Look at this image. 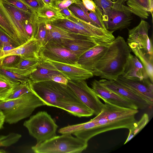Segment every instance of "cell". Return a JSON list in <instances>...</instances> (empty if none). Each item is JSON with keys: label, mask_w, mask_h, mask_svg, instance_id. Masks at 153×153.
I'll use <instances>...</instances> for the list:
<instances>
[{"label": "cell", "mask_w": 153, "mask_h": 153, "mask_svg": "<svg viewBox=\"0 0 153 153\" xmlns=\"http://www.w3.org/2000/svg\"><path fill=\"white\" fill-rule=\"evenodd\" d=\"M20 83L13 81L0 74V101L5 100Z\"/></svg>", "instance_id": "obj_27"}, {"label": "cell", "mask_w": 153, "mask_h": 153, "mask_svg": "<svg viewBox=\"0 0 153 153\" xmlns=\"http://www.w3.org/2000/svg\"><path fill=\"white\" fill-rule=\"evenodd\" d=\"M68 8L71 13L78 18L97 27L87 16L82 10L75 4H71Z\"/></svg>", "instance_id": "obj_38"}, {"label": "cell", "mask_w": 153, "mask_h": 153, "mask_svg": "<svg viewBox=\"0 0 153 153\" xmlns=\"http://www.w3.org/2000/svg\"><path fill=\"white\" fill-rule=\"evenodd\" d=\"M124 2V0L114 2L110 10L102 15L103 22L108 30L114 32L130 25L133 18L132 14Z\"/></svg>", "instance_id": "obj_6"}, {"label": "cell", "mask_w": 153, "mask_h": 153, "mask_svg": "<svg viewBox=\"0 0 153 153\" xmlns=\"http://www.w3.org/2000/svg\"><path fill=\"white\" fill-rule=\"evenodd\" d=\"M109 44L100 43L90 48L78 57L76 64L92 73L94 66L105 53Z\"/></svg>", "instance_id": "obj_17"}, {"label": "cell", "mask_w": 153, "mask_h": 153, "mask_svg": "<svg viewBox=\"0 0 153 153\" xmlns=\"http://www.w3.org/2000/svg\"><path fill=\"white\" fill-rule=\"evenodd\" d=\"M38 27L35 38L37 40L40 50V48L45 44L47 30L45 22L40 20L38 18Z\"/></svg>", "instance_id": "obj_33"}, {"label": "cell", "mask_w": 153, "mask_h": 153, "mask_svg": "<svg viewBox=\"0 0 153 153\" xmlns=\"http://www.w3.org/2000/svg\"><path fill=\"white\" fill-rule=\"evenodd\" d=\"M33 11L36 12L45 4L41 0H20Z\"/></svg>", "instance_id": "obj_41"}, {"label": "cell", "mask_w": 153, "mask_h": 153, "mask_svg": "<svg viewBox=\"0 0 153 153\" xmlns=\"http://www.w3.org/2000/svg\"><path fill=\"white\" fill-rule=\"evenodd\" d=\"M15 48L10 46H5L0 48V58L3 56L7 52Z\"/></svg>", "instance_id": "obj_47"}, {"label": "cell", "mask_w": 153, "mask_h": 153, "mask_svg": "<svg viewBox=\"0 0 153 153\" xmlns=\"http://www.w3.org/2000/svg\"><path fill=\"white\" fill-rule=\"evenodd\" d=\"M39 59H23L20 57L19 63L15 67L21 69H26L34 71L41 60Z\"/></svg>", "instance_id": "obj_32"}, {"label": "cell", "mask_w": 153, "mask_h": 153, "mask_svg": "<svg viewBox=\"0 0 153 153\" xmlns=\"http://www.w3.org/2000/svg\"><path fill=\"white\" fill-rule=\"evenodd\" d=\"M20 56L17 55H9L0 58V68L12 67L19 61Z\"/></svg>", "instance_id": "obj_39"}, {"label": "cell", "mask_w": 153, "mask_h": 153, "mask_svg": "<svg viewBox=\"0 0 153 153\" xmlns=\"http://www.w3.org/2000/svg\"><path fill=\"white\" fill-rule=\"evenodd\" d=\"M102 111L110 123L113 130L126 128L129 129L136 121L138 109L121 107L104 101Z\"/></svg>", "instance_id": "obj_7"}, {"label": "cell", "mask_w": 153, "mask_h": 153, "mask_svg": "<svg viewBox=\"0 0 153 153\" xmlns=\"http://www.w3.org/2000/svg\"><path fill=\"white\" fill-rule=\"evenodd\" d=\"M45 23L47 34L45 44L48 41L52 39L60 40L74 39L90 37L72 33L52 25L48 22Z\"/></svg>", "instance_id": "obj_25"}, {"label": "cell", "mask_w": 153, "mask_h": 153, "mask_svg": "<svg viewBox=\"0 0 153 153\" xmlns=\"http://www.w3.org/2000/svg\"><path fill=\"white\" fill-rule=\"evenodd\" d=\"M51 80L65 85H67L68 79L62 74H56L52 76Z\"/></svg>", "instance_id": "obj_46"}, {"label": "cell", "mask_w": 153, "mask_h": 153, "mask_svg": "<svg viewBox=\"0 0 153 153\" xmlns=\"http://www.w3.org/2000/svg\"><path fill=\"white\" fill-rule=\"evenodd\" d=\"M62 0H53V1L54 2H55V1H62ZM75 0L77 2V1H82V0Z\"/></svg>", "instance_id": "obj_51"}, {"label": "cell", "mask_w": 153, "mask_h": 153, "mask_svg": "<svg viewBox=\"0 0 153 153\" xmlns=\"http://www.w3.org/2000/svg\"><path fill=\"white\" fill-rule=\"evenodd\" d=\"M22 135L11 133L7 135L0 136V147H8L16 143L21 137Z\"/></svg>", "instance_id": "obj_35"}, {"label": "cell", "mask_w": 153, "mask_h": 153, "mask_svg": "<svg viewBox=\"0 0 153 153\" xmlns=\"http://www.w3.org/2000/svg\"><path fill=\"white\" fill-rule=\"evenodd\" d=\"M1 68L11 71L19 75L25 76L28 77L30 74L34 71H33L26 69H21L15 66L4 67Z\"/></svg>", "instance_id": "obj_43"}, {"label": "cell", "mask_w": 153, "mask_h": 153, "mask_svg": "<svg viewBox=\"0 0 153 153\" xmlns=\"http://www.w3.org/2000/svg\"><path fill=\"white\" fill-rule=\"evenodd\" d=\"M28 82L31 91L45 105L61 108L68 104H83L67 85L51 80L33 82L29 79Z\"/></svg>", "instance_id": "obj_2"}, {"label": "cell", "mask_w": 153, "mask_h": 153, "mask_svg": "<svg viewBox=\"0 0 153 153\" xmlns=\"http://www.w3.org/2000/svg\"><path fill=\"white\" fill-rule=\"evenodd\" d=\"M61 109L79 117H88L94 114L92 111L85 105L68 104L62 106Z\"/></svg>", "instance_id": "obj_28"}, {"label": "cell", "mask_w": 153, "mask_h": 153, "mask_svg": "<svg viewBox=\"0 0 153 153\" xmlns=\"http://www.w3.org/2000/svg\"><path fill=\"white\" fill-rule=\"evenodd\" d=\"M45 5H51L53 6L54 5V1L53 0H41Z\"/></svg>", "instance_id": "obj_50"}, {"label": "cell", "mask_w": 153, "mask_h": 153, "mask_svg": "<svg viewBox=\"0 0 153 153\" xmlns=\"http://www.w3.org/2000/svg\"><path fill=\"white\" fill-rule=\"evenodd\" d=\"M111 0V1H112L113 2H115L116 1H117L118 0Z\"/></svg>", "instance_id": "obj_53"}, {"label": "cell", "mask_w": 153, "mask_h": 153, "mask_svg": "<svg viewBox=\"0 0 153 153\" xmlns=\"http://www.w3.org/2000/svg\"><path fill=\"white\" fill-rule=\"evenodd\" d=\"M59 74L64 76L51 63L42 59L36 70L30 75L29 79L33 82L49 80L52 76Z\"/></svg>", "instance_id": "obj_21"}, {"label": "cell", "mask_w": 153, "mask_h": 153, "mask_svg": "<svg viewBox=\"0 0 153 153\" xmlns=\"http://www.w3.org/2000/svg\"><path fill=\"white\" fill-rule=\"evenodd\" d=\"M23 126L30 135L35 138L36 144H40L56 135L58 126L46 111H39L25 120Z\"/></svg>", "instance_id": "obj_5"}, {"label": "cell", "mask_w": 153, "mask_h": 153, "mask_svg": "<svg viewBox=\"0 0 153 153\" xmlns=\"http://www.w3.org/2000/svg\"><path fill=\"white\" fill-rule=\"evenodd\" d=\"M94 1L101 13L102 15L110 10L114 3L111 0H94Z\"/></svg>", "instance_id": "obj_40"}, {"label": "cell", "mask_w": 153, "mask_h": 153, "mask_svg": "<svg viewBox=\"0 0 153 153\" xmlns=\"http://www.w3.org/2000/svg\"><path fill=\"white\" fill-rule=\"evenodd\" d=\"M149 122V117L148 114H144L140 120L136 122L129 129V133L124 144L127 143L139 132Z\"/></svg>", "instance_id": "obj_30"}, {"label": "cell", "mask_w": 153, "mask_h": 153, "mask_svg": "<svg viewBox=\"0 0 153 153\" xmlns=\"http://www.w3.org/2000/svg\"><path fill=\"white\" fill-rule=\"evenodd\" d=\"M146 100L150 106L153 104V85L149 79L134 80L119 76L115 80Z\"/></svg>", "instance_id": "obj_12"}, {"label": "cell", "mask_w": 153, "mask_h": 153, "mask_svg": "<svg viewBox=\"0 0 153 153\" xmlns=\"http://www.w3.org/2000/svg\"><path fill=\"white\" fill-rule=\"evenodd\" d=\"M91 88L97 96L111 103L121 107L138 109L137 107L128 100L110 90L99 81L94 79L91 83Z\"/></svg>", "instance_id": "obj_14"}, {"label": "cell", "mask_w": 153, "mask_h": 153, "mask_svg": "<svg viewBox=\"0 0 153 153\" xmlns=\"http://www.w3.org/2000/svg\"><path fill=\"white\" fill-rule=\"evenodd\" d=\"M121 75L127 79L134 80L149 79L143 64L136 56L131 54Z\"/></svg>", "instance_id": "obj_19"}, {"label": "cell", "mask_w": 153, "mask_h": 153, "mask_svg": "<svg viewBox=\"0 0 153 153\" xmlns=\"http://www.w3.org/2000/svg\"><path fill=\"white\" fill-rule=\"evenodd\" d=\"M131 50L123 37L118 36L110 43L102 57L94 66V76L115 80L123 74Z\"/></svg>", "instance_id": "obj_1"}, {"label": "cell", "mask_w": 153, "mask_h": 153, "mask_svg": "<svg viewBox=\"0 0 153 153\" xmlns=\"http://www.w3.org/2000/svg\"><path fill=\"white\" fill-rule=\"evenodd\" d=\"M88 142L65 134L36 144L31 149L36 153H80L87 147Z\"/></svg>", "instance_id": "obj_4"}, {"label": "cell", "mask_w": 153, "mask_h": 153, "mask_svg": "<svg viewBox=\"0 0 153 153\" xmlns=\"http://www.w3.org/2000/svg\"><path fill=\"white\" fill-rule=\"evenodd\" d=\"M60 11L61 13L65 18L70 16L71 14V12L68 7L63 9Z\"/></svg>", "instance_id": "obj_48"}, {"label": "cell", "mask_w": 153, "mask_h": 153, "mask_svg": "<svg viewBox=\"0 0 153 153\" xmlns=\"http://www.w3.org/2000/svg\"><path fill=\"white\" fill-rule=\"evenodd\" d=\"M77 1L74 0H63L54 2V6L59 11L68 7L71 4L75 3Z\"/></svg>", "instance_id": "obj_44"}, {"label": "cell", "mask_w": 153, "mask_h": 153, "mask_svg": "<svg viewBox=\"0 0 153 153\" xmlns=\"http://www.w3.org/2000/svg\"><path fill=\"white\" fill-rule=\"evenodd\" d=\"M82 1L85 7L89 10L94 12L98 8L92 0H82Z\"/></svg>", "instance_id": "obj_45"}, {"label": "cell", "mask_w": 153, "mask_h": 153, "mask_svg": "<svg viewBox=\"0 0 153 153\" xmlns=\"http://www.w3.org/2000/svg\"><path fill=\"white\" fill-rule=\"evenodd\" d=\"M45 60L52 64L69 80L78 82L85 80L94 76L91 72L82 68L77 64L71 65L49 59Z\"/></svg>", "instance_id": "obj_16"}, {"label": "cell", "mask_w": 153, "mask_h": 153, "mask_svg": "<svg viewBox=\"0 0 153 153\" xmlns=\"http://www.w3.org/2000/svg\"><path fill=\"white\" fill-rule=\"evenodd\" d=\"M44 105L30 91L15 99L0 101V110L4 115L5 122L12 124L30 117L36 108Z\"/></svg>", "instance_id": "obj_3"}, {"label": "cell", "mask_w": 153, "mask_h": 153, "mask_svg": "<svg viewBox=\"0 0 153 153\" xmlns=\"http://www.w3.org/2000/svg\"></svg>", "instance_id": "obj_55"}, {"label": "cell", "mask_w": 153, "mask_h": 153, "mask_svg": "<svg viewBox=\"0 0 153 153\" xmlns=\"http://www.w3.org/2000/svg\"><path fill=\"white\" fill-rule=\"evenodd\" d=\"M7 46L16 48L20 45L0 27V48Z\"/></svg>", "instance_id": "obj_37"}, {"label": "cell", "mask_w": 153, "mask_h": 153, "mask_svg": "<svg viewBox=\"0 0 153 153\" xmlns=\"http://www.w3.org/2000/svg\"><path fill=\"white\" fill-rule=\"evenodd\" d=\"M0 74L14 82L25 83L28 81L29 77L20 75L11 71L0 68Z\"/></svg>", "instance_id": "obj_34"}, {"label": "cell", "mask_w": 153, "mask_h": 153, "mask_svg": "<svg viewBox=\"0 0 153 153\" xmlns=\"http://www.w3.org/2000/svg\"><path fill=\"white\" fill-rule=\"evenodd\" d=\"M36 12L37 18L45 22L65 18L59 10L53 6L45 5Z\"/></svg>", "instance_id": "obj_26"}, {"label": "cell", "mask_w": 153, "mask_h": 153, "mask_svg": "<svg viewBox=\"0 0 153 153\" xmlns=\"http://www.w3.org/2000/svg\"><path fill=\"white\" fill-rule=\"evenodd\" d=\"M2 3L15 21L21 36L25 43L29 39L25 33L23 24L31 17L33 13L25 11L2 1Z\"/></svg>", "instance_id": "obj_22"}, {"label": "cell", "mask_w": 153, "mask_h": 153, "mask_svg": "<svg viewBox=\"0 0 153 153\" xmlns=\"http://www.w3.org/2000/svg\"><path fill=\"white\" fill-rule=\"evenodd\" d=\"M0 27L20 45L24 43L15 21L3 5L1 0H0Z\"/></svg>", "instance_id": "obj_18"}, {"label": "cell", "mask_w": 153, "mask_h": 153, "mask_svg": "<svg viewBox=\"0 0 153 153\" xmlns=\"http://www.w3.org/2000/svg\"><path fill=\"white\" fill-rule=\"evenodd\" d=\"M2 1L11 4L15 7L25 11L33 13V11L30 9L24 4L20 0H1Z\"/></svg>", "instance_id": "obj_42"}, {"label": "cell", "mask_w": 153, "mask_h": 153, "mask_svg": "<svg viewBox=\"0 0 153 153\" xmlns=\"http://www.w3.org/2000/svg\"><path fill=\"white\" fill-rule=\"evenodd\" d=\"M150 27L148 22L142 19L138 25L128 29L127 43L132 44L153 55L152 42L148 36Z\"/></svg>", "instance_id": "obj_11"}, {"label": "cell", "mask_w": 153, "mask_h": 153, "mask_svg": "<svg viewBox=\"0 0 153 153\" xmlns=\"http://www.w3.org/2000/svg\"><path fill=\"white\" fill-rule=\"evenodd\" d=\"M99 81L110 90L128 100L134 104L138 109H143L149 106L146 100L116 80L102 79Z\"/></svg>", "instance_id": "obj_13"}, {"label": "cell", "mask_w": 153, "mask_h": 153, "mask_svg": "<svg viewBox=\"0 0 153 153\" xmlns=\"http://www.w3.org/2000/svg\"><path fill=\"white\" fill-rule=\"evenodd\" d=\"M48 22L72 33L79 34L75 27L74 23L71 21L66 18L59 19Z\"/></svg>", "instance_id": "obj_31"}, {"label": "cell", "mask_w": 153, "mask_h": 153, "mask_svg": "<svg viewBox=\"0 0 153 153\" xmlns=\"http://www.w3.org/2000/svg\"><path fill=\"white\" fill-rule=\"evenodd\" d=\"M39 51L37 40L32 38L22 45L10 50L2 57L14 55H19L25 59H39L40 58L39 55Z\"/></svg>", "instance_id": "obj_20"}, {"label": "cell", "mask_w": 153, "mask_h": 153, "mask_svg": "<svg viewBox=\"0 0 153 153\" xmlns=\"http://www.w3.org/2000/svg\"><path fill=\"white\" fill-rule=\"evenodd\" d=\"M74 4L82 10L87 16L97 27L107 30L102 20V13L98 8L96 11L94 12L87 9L83 5L82 1H77Z\"/></svg>", "instance_id": "obj_29"}, {"label": "cell", "mask_w": 153, "mask_h": 153, "mask_svg": "<svg viewBox=\"0 0 153 153\" xmlns=\"http://www.w3.org/2000/svg\"><path fill=\"white\" fill-rule=\"evenodd\" d=\"M30 91H31L28 82L25 83H20L7 98L5 100L16 99Z\"/></svg>", "instance_id": "obj_36"}, {"label": "cell", "mask_w": 153, "mask_h": 153, "mask_svg": "<svg viewBox=\"0 0 153 153\" xmlns=\"http://www.w3.org/2000/svg\"><path fill=\"white\" fill-rule=\"evenodd\" d=\"M71 13L70 16L66 18L74 23L79 34L91 37L100 43L109 44L115 39V37L113 34V32L82 20Z\"/></svg>", "instance_id": "obj_10"}, {"label": "cell", "mask_w": 153, "mask_h": 153, "mask_svg": "<svg viewBox=\"0 0 153 153\" xmlns=\"http://www.w3.org/2000/svg\"><path fill=\"white\" fill-rule=\"evenodd\" d=\"M126 5L132 14L140 18L147 19L149 12L152 16L153 0H128Z\"/></svg>", "instance_id": "obj_24"}, {"label": "cell", "mask_w": 153, "mask_h": 153, "mask_svg": "<svg viewBox=\"0 0 153 153\" xmlns=\"http://www.w3.org/2000/svg\"><path fill=\"white\" fill-rule=\"evenodd\" d=\"M128 0H124V2L126 1H127Z\"/></svg>", "instance_id": "obj_54"}, {"label": "cell", "mask_w": 153, "mask_h": 153, "mask_svg": "<svg viewBox=\"0 0 153 153\" xmlns=\"http://www.w3.org/2000/svg\"><path fill=\"white\" fill-rule=\"evenodd\" d=\"M39 55L40 58L71 65H76L78 58L73 51L65 46L59 39H52L42 47Z\"/></svg>", "instance_id": "obj_8"}, {"label": "cell", "mask_w": 153, "mask_h": 153, "mask_svg": "<svg viewBox=\"0 0 153 153\" xmlns=\"http://www.w3.org/2000/svg\"><path fill=\"white\" fill-rule=\"evenodd\" d=\"M60 40L65 46L74 52L78 57L90 48L100 43L90 37Z\"/></svg>", "instance_id": "obj_23"}, {"label": "cell", "mask_w": 153, "mask_h": 153, "mask_svg": "<svg viewBox=\"0 0 153 153\" xmlns=\"http://www.w3.org/2000/svg\"><path fill=\"white\" fill-rule=\"evenodd\" d=\"M4 122L5 118L4 115L2 111L0 110V130L3 128Z\"/></svg>", "instance_id": "obj_49"}, {"label": "cell", "mask_w": 153, "mask_h": 153, "mask_svg": "<svg viewBox=\"0 0 153 153\" xmlns=\"http://www.w3.org/2000/svg\"><path fill=\"white\" fill-rule=\"evenodd\" d=\"M98 127L96 123L91 119L85 123L62 128L58 132L62 134H72L76 137L88 142L91 138L100 134Z\"/></svg>", "instance_id": "obj_15"}, {"label": "cell", "mask_w": 153, "mask_h": 153, "mask_svg": "<svg viewBox=\"0 0 153 153\" xmlns=\"http://www.w3.org/2000/svg\"><path fill=\"white\" fill-rule=\"evenodd\" d=\"M6 152L5 151L3 150L0 149V153H4Z\"/></svg>", "instance_id": "obj_52"}, {"label": "cell", "mask_w": 153, "mask_h": 153, "mask_svg": "<svg viewBox=\"0 0 153 153\" xmlns=\"http://www.w3.org/2000/svg\"><path fill=\"white\" fill-rule=\"evenodd\" d=\"M68 86L81 102L91 109L96 116L102 111L104 104L100 100L85 80L74 82L68 80Z\"/></svg>", "instance_id": "obj_9"}]
</instances>
